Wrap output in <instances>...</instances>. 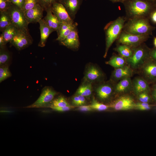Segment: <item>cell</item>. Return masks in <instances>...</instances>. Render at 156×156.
<instances>
[{
    "instance_id": "45",
    "label": "cell",
    "mask_w": 156,
    "mask_h": 156,
    "mask_svg": "<svg viewBox=\"0 0 156 156\" xmlns=\"http://www.w3.org/2000/svg\"><path fill=\"white\" fill-rule=\"evenodd\" d=\"M152 95L154 98L156 100V89L155 88L153 92Z\"/></svg>"
},
{
    "instance_id": "30",
    "label": "cell",
    "mask_w": 156,
    "mask_h": 156,
    "mask_svg": "<svg viewBox=\"0 0 156 156\" xmlns=\"http://www.w3.org/2000/svg\"><path fill=\"white\" fill-rule=\"evenodd\" d=\"M9 66H2L0 67V82L1 83L11 76Z\"/></svg>"
},
{
    "instance_id": "48",
    "label": "cell",
    "mask_w": 156,
    "mask_h": 156,
    "mask_svg": "<svg viewBox=\"0 0 156 156\" xmlns=\"http://www.w3.org/2000/svg\"><path fill=\"white\" fill-rule=\"evenodd\" d=\"M155 89H156V84H155Z\"/></svg>"
},
{
    "instance_id": "29",
    "label": "cell",
    "mask_w": 156,
    "mask_h": 156,
    "mask_svg": "<svg viewBox=\"0 0 156 156\" xmlns=\"http://www.w3.org/2000/svg\"><path fill=\"white\" fill-rule=\"evenodd\" d=\"M89 105L93 110L99 111L105 110L109 107V106L99 102L94 97H93L91 103Z\"/></svg>"
},
{
    "instance_id": "20",
    "label": "cell",
    "mask_w": 156,
    "mask_h": 156,
    "mask_svg": "<svg viewBox=\"0 0 156 156\" xmlns=\"http://www.w3.org/2000/svg\"><path fill=\"white\" fill-rule=\"evenodd\" d=\"M47 14L43 19L47 25L55 31H58L61 23L57 17L53 14L51 8L47 10Z\"/></svg>"
},
{
    "instance_id": "32",
    "label": "cell",
    "mask_w": 156,
    "mask_h": 156,
    "mask_svg": "<svg viewBox=\"0 0 156 156\" xmlns=\"http://www.w3.org/2000/svg\"><path fill=\"white\" fill-rule=\"evenodd\" d=\"M38 0H25L23 10L24 12L34 7L38 3Z\"/></svg>"
},
{
    "instance_id": "41",
    "label": "cell",
    "mask_w": 156,
    "mask_h": 156,
    "mask_svg": "<svg viewBox=\"0 0 156 156\" xmlns=\"http://www.w3.org/2000/svg\"><path fill=\"white\" fill-rule=\"evenodd\" d=\"M6 44L5 42L3 36L1 34L0 35V47H5Z\"/></svg>"
},
{
    "instance_id": "47",
    "label": "cell",
    "mask_w": 156,
    "mask_h": 156,
    "mask_svg": "<svg viewBox=\"0 0 156 156\" xmlns=\"http://www.w3.org/2000/svg\"><path fill=\"white\" fill-rule=\"evenodd\" d=\"M143 0L146 1H148V2H149V1H150L151 0H152L153 1V0Z\"/></svg>"
},
{
    "instance_id": "16",
    "label": "cell",
    "mask_w": 156,
    "mask_h": 156,
    "mask_svg": "<svg viewBox=\"0 0 156 156\" xmlns=\"http://www.w3.org/2000/svg\"><path fill=\"white\" fill-rule=\"evenodd\" d=\"M60 42L68 48L74 50L78 49L80 43L77 27L71 31L64 39Z\"/></svg>"
},
{
    "instance_id": "27",
    "label": "cell",
    "mask_w": 156,
    "mask_h": 156,
    "mask_svg": "<svg viewBox=\"0 0 156 156\" xmlns=\"http://www.w3.org/2000/svg\"><path fill=\"white\" fill-rule=\"evenodd\" d=\"M11 58L10 54L8 51L6 49L5 46L0 47V66H9Z\"/></svg>"
},
{
    "instance_id": "26",
    "label": "cell",
    "mask_w": 156,
    "mask_h": 156,
    "mask_svg": "<svg viewBox=\"0 0 156 156\" xmlns=\"http://www.w3.org/2000/svg\"><path fill=\"white\" fill-rule=\"evenodd\" d=\"M12 24L10 15L8 11L0 12V31L2 32Z\"/></svg>"
},
{
    "instance_id": "36",
    "label": "cell",
    "mask_w": 156,
    "mask_h": 156,
    "mask_svg": "<svg viewBox=\"0 0 156 156\" xmlns=\"http://www.w3.org/2000/svg\"><path fill=\"white\" fill-rule=\"evenodd\" d=\"M12 4L23 10L25 0H9Z\"/></svg>"
},
{
    "instance_id": "37",
    "label": "cell",
    "mask_w": 156,
    "mask_h": 156,
    "mask_svg": "<svg viewBox=\"0 0 156 156\" xmlns=\"http://www.w3.org/2000/svg\"><path fill=\"white\" fill-rule=\"evenodd\" d=\"M77 109L78 110L82 112L91 111L93 110L90 105H85L79 106Z\"/></svg>"
},
{
    "instance_id": "28",
    "label": "cell",
    "mask_w": 156,
    "mask_h": 156,
    "mask_svg": "<svg viewBox=\"0 0 156 156\" xmlns=\"http://www.w3.org/2000/svg\"><path fill=\"white\" fill-rule=\"evenodd\" d=\"M49 107H63L70 106L64 96H60L53 99Z\"/></svg>"
},
{
    "instance_id": "40",
    "label": "cell",
    "mask_w": 156,
    "mask_h": 156,
    "mask_svg": "<svg viewBox=\"0 0 156 156\" xmlns=\"http://www.w3.org/2000/svg\"><path fill=\"white\" fill-rule=\"evenodd\" d=\"M149 16L152 21L156 23V10L152 11Z\"/></svg>"
},
{
    "instance_id": "44",
    "label": "cell",
    "mask_w": 156,
    "mask_h": 156,
    "mask_svg": "<svg viewBox=\"0 0 156 156\" xmlns=\"http://www.w3.org/2000/svg\"><path fill=\"white\" fill-rule=\"evenodd\" d=\"M113 2H120L124 3L127 0H109Z\"/></svg>"
},
{
    "instance_id": "5",
    "label": "cell",
    "mask_w": 156,
    "mask_h": 156,
    "mask_svg": "<svg viewBox=\"0 0 156 156\" xmlns=\"http://www.w3.org/2000/svg\"><path fill=\"white\" fill-rule=\"evenodd\" d=\"M7 11L10 16L12 24L19 31L30 35L28 27L29 23L23 10L12 3Z\"/></svg>"
},
{
    "instance_id": "19",
    "label": "cell",
    "mask_w": 156,
    "mask_h": 156,
    "mask_svg": "<svg viewBox=\"0 0 156 156\" xmlns=\"http://www.w3.org/2000/svg\"><path fill=\"white\" fill-rule=\"evenodd\" d=\"M40 25V39L38 46L43 47L45 45L46 42L50 34L55 31L50 28L44 21L41 19L38 22Z\"/></svg>"
},
{
    "instance_id": "15",
    "label": "cell",
    "mask_w": 156,
    "mask_h": 156,
    "mask_svg": "<svg viewBox=\"0 0 156 156\" xmlns=\"http://www.w3.org/2000/svg\"><path fill=\"white\" fill-rule=\"evenodd\" d=\"M43 9L38 3L33 8L24 12L28 23L38 22L43 16Z\"/></svg>"
},
{
    "instance_id": "25",
    "label": "cell",
    "mask_w": 156,
    "mask_h": 156,
    "mask_svg": "<svg viewBox=\"0 0 156 156\" xmlns=\"http://www.w3.org/2000/svg\"><path fill=\"white\" fill-rule=\"evenodd\" d=\"M114 50L126 59L130 57L133 52V48L122 44H118L114 49Z\"/></svg>"
},
{
    "instance_id": "35",
    "label": "cell",
    "mask_w": 156,
    "mask_h": 156,
    "mask_svg": "<svg viewBox=\"0 0 156 156\" xmlns=\"http://www.w3.org/2000/svg\"><path fill=\"white\" fill-rule=\"evenodd\" d=\"M49 107L55 111L61 112L68 111L73 108V107L71 106L63 107L51 106Z\"/></svg>"
},
{
    "instance_id": "22",
    "label": "cell",
    "mask_w": 156,
    "mask_h": 156,
    "mask_svg": "<svg viewBox=\"0 0 156 156\" xmlns=\"http://www.w3.org/2000/svg\"><path fill=\"white\" fill-rule=\"evenodd\" d=\"M106 63L115 68L122 67L127 65L126 59L119 55H114Z\"/></svg>"
},
{
    "instance_id": "34",
    "label": "cell",
    "mask_w": 156,
    "mask_h": 156,
    "mask_svg": "<svg viewBox=\"0 0 156 156\" xmlns=\"http://www.w3.org/2000/svg\"><path fill=\"white\" fill-rule=\"evenodd\" d=\"M137 96L138 99L140 102L148 103L151 101L150 97L147 92H142Z\"/></svg>"
},
{
    "instance_id": "17",
    "label": "cell",
    "mask_w": 156,
    "mask_h": 156,
    "mask_svg": "<svg viewBox=\"0 0 156 156\" xmlns=\"http://www.w3.org/2000/svg\"><path fill=\"white\" fill-rule=\"evenodd\" d=\"M65 8L70 18L74 20L82 3V0H58Z\"/></svg>"
},
{
    "instance_id": "10",
    "label": "cell",
    "mask_w": 156,
    "mask_h": 156,
    "mask_svg": "<svg viewBox=\"0 0 156 156\" xmlns=\"http://www.w3.org/2000/svg\"><path fill=\"white\" fill-rule=\"evenodd\" d=\"M104 77L103 72L95 65L89 64L86 67L84 77L85 80L92 83L101 81Z\"/></svg>"
},
{
    "instance_id": "13",
    "label": "cell",
    "mask_w": 156,
    "mask_h": 156,
    "mask_svg": "<svg viewBox=\"0 0 156 156\" xmlns=\"http://www.w3.org/2000/svg\"><path fill=\"white\" fill-rule=\"evenodd\" d=\"M51 9L53 14L61 23H74L63 5L58 1L54 3Z\"/></svg>"
},
{
    "instance_id": "23",
    "label": "cell",
    "mask_w": 156,
    "mask_h": 156,
    "mask_svg": "<svg viewBox=\"0 0 156 156\" xmlns=\"http://www.w3.org/2000/svg\"><path fill=\"white\" fill-rule=\"evenodd\" d=\"M85 81L79 87L76 94L89 98L91 96L92 92V83L85 80Z\"/></svg>"
},
{
    "instance_id": "14",
    "label": "cell",
    "mask_w": 156,
    "mask_h": 156,
    "mask_svg": "<svg viewBox=\"0 0 156 156\" xmlns=\"http://www.w3.org/2000/svg\"><path fill=\"white\" fill-rule=\"evenodd\" d=\"M133 73V70L127 65L115 68L112 73L111 81L115 83L125 78H131Z\"/></svg>"
},
{
    "instance_id": "1",
    "label": "cell",
    "mask_w": 156,
    "mask_h": 156,
    "mask_svg": "<svg viewBox=\"0 0 156 156\" xmlns=\"http://www.w3.org/2000/svg\"><path fill=\"white\" fill-rule=\"evenodd\" d=\"M124 3L126 21L133 18L148 17L152 12L149 2L143 0H127Z\"/></svg>"
},
{
    "instance_id": "42",
    "label": "cell",
    "mask_w": 156,
    "mask_h": 156,
    "mask_svg": "<svg viewBox=\"0 0 156 156\" xmlns=\"http://www.w3.org/2000/svg\"><path fill=\"white\" fill-rule=\"evenodd\" d=\"M149 55L150 57L156 60V49L151 51H149Z\"/></svg>"
},
{
    "instance_id": "3",
    "label": "cell",
    "mask_w": 156,
    "mask_h": 156,
    "mask_svg": "<svg viewBox=\"0 0 156 156\" xmlns=\"http://www.w3.org/2000/svg\"><path fill=\"white\" fill-rule=\"evenodd\" d=\"M127 21L122 30L125 31L136 35H149L151 34L152 28L148 17L133 18Z\"/></svg>"
},
{
    "instance_id": "46",
    "label": "cell",
    "mask_w": 156,
    "mask_h": 156,
    "mask_svg": "<svg viewBox=\"0 0 156 156\" xmlns=\"http://www.w3.org/2000/svg\"><path fill=\"white\" fill-rule=\"evenodd\" d=\"M153 43L156 49V37L155 38H154L153 40Z\"/></svg>"
},
{
    "instance_id": "8",
    "label": "cell",
    "mask_w": 156,
    "mask_h": 156,
    "mask_svg": "<svg viewBox=\"0 0 156 156\" xmlns=\"http://www.w3.org/2000/svg\"><path fill=\"white\" fill-rule=\"evenodd\" d=\"M138 71L148 82L156 79V62L150 57Z\"/></svg>"
},
{
    "instance_id": "21",
    "label": "cell",
    "mask_w": 156,
    "mask_h": 156,
    "mask_svg": "<svg viewBox=\"0 0 156 156\" xmlns=\"http://www.w3.org/2000/svg\"><path fill=\"white\" fill-rule=\"evenodd\" d=\"M132 80L127 78L120 80L115 85V91L118 93H122L132 90Z\"/></svg>"
},
{
    "instance_id": "24",
    "label": "cell",
    "mask_w": 156,
    "mask_h": 156,
    "mask_svg": "<svg viewBox=\"0 0 156 156\" xmlns=\"http://www.w3.org/2000/svg\"><path fill=\"white\" fill-rule=\"evenodd\" d=\"M19 31L16 27L11 24L1 32L6 44L10 42Z\"/></svg>"
},
{
    "instance_id": "9",
    "label": "cell",
    "mask_w": 156,
    "mask_h": 156,
    "mask_svg": "<svg viewBox=\"0 0 156 156\" xmlns=\"http://www.w3.org/2000/svg\"><path fill=\"white\" fill-rule=\"evenodd\" d=\"M135 104L132 97L128 95L120 96L109 105L116 110H124L135 108Z\"/></svg>"
},
{
    "instance_id": "38",
    "label": "cell",
    "mask_w": 156,
    "mask_h": 156,
    "mask_svg": "<svg viewBox=\"0 0 156 156\" xmlns=\"http://www.w3.org/2000/svg\"><path fill=\"white\" fill-rule=\"evenodd\" d=\"M72 104L74 105L80 106L79 98L77 94H76L73 97L72 99Z\"/></svg>"
},
{
    "instance_id": "43",
    "label": "cell",
    "mask_w": 156,
    "mask_h": 156,
    "mask_svg": "<svg viewBox=\"0 0 156 156\" xmlns=\"http://www.w3.org/2000/svg\"><path fill=\"white\" fill-rule=\"evenodd\" d=\"M151 105L145 106L143 107H139L136 108V109L141 110H148L151 109Z\"/></svg>"
},
{
    "instance_id": "7",
    "label": "cell",
    "mask_w": 156,
    "mask_h": 156,
    "mask_svg": "<svg viewBox=\"0 0 156 156\" xmlns=\"http://www.w3.org/2000/svg\"><path fill=\"white\" fill-rule=\"evenodd\" d=\"M57 93L52 88L46 87L42 89L40 96L36 101L25 107L40 108L48 107Z\"/></svg>"
},
{
    "instance_id": "39",
    "label": "cell",
    "mask_w": 156,
    "mask_h": 156,
    "mask_svg": "<svg viewBox=\"0 0 156 156\" xmlns=\"http://www.w3.org/2000/svg\"><path fill=\"white\" fill-rule=\"evenodd\" d=\"M77 95L79 98L80 106L84 105L86 103L85 97L80 95Z\"/></svg>"
},
{
    "instance_id": "4",
    "label": "cell",
    "mask_w": 156,
    "mask_h": 156,
    "mask_svg": "<svg viewBox=\"0 0 156 156\" xmlns=\"http://www.w3.org/2000/svg\"><path fill=\"white\" fill-rule=\"evenodd\" d=\"M133 49L132 55L126 59L127 65L133 71H138L150 57L149 51L143 43Z\"/></svg>"
},
{
    "instance_id": "31",
    "label": "cell",
    "mask_w": 156,
    "mask_h": 156,
    "mask_svg": "<svg viewBox=\"0 0 156 156\" xmlns=\"http://www.w3.org/2000/svg\"><path fill=\"white\" fill-rule=\"evenodd\" d=\"M38 3L43 9L44 10L51 8L52 5L58 0H38Z\"/></svg>"
},
{
    "instance_id": "11",
    "label": "cell",
    "mask_w": 156,
    "mask_h": 156,
    "mask_svg": "<svg viewBox=\"0 0 156 156\" xmlns=\"http://www.w3.org/2000/svg\"><path fill=\"white\" fill-rule=\"evenodd\" d=\"M32 42L30 35L19 31L10 42L17 49L21 50L28 47L31 44Z\"/></svg>"
},
{
    "instance_id": "18",
    "label": "cell",
    "mask_w": 156,
    "mask_h": 156,
    "mask_svg": "<svg viewBox=\"0 0 156 156\" xmlns=\"http://www.w3.org/2000/svg\"><path fill=\"white\" fill-rule=\"evenodd\" d=\"M132 90L137 95L144 92L148 93L150 88L148 82L141 77H135L132 80Z\"/></svg>"
},
{
    "instance_id": "2",
    "label": "cell",
    "mask_w": 156,
    "mask_h": 156,
    "mask_svg": "<svg viewBox=\"0 0 156 156\" xmlns=\"http://www.w3.org/2000/svg\"><path fill=\"white\" fill-rule=\"evenodd\" d=\"M126 21L125 17L120 16L109 22L105 27V48L104 57H106L110 47L119 37Z\"/></svg>"
},
{
    "instance_id": "12",
    "label": "cell",
    "mask_w": 156,
    "mask_h": 156,
    "mask_svg": "<svg viewBox=\"0 0 156 156\" xmlns=\"http://www.w3.org/2000/svg\"><path fill=\"white\" fill-rule=\"evenodd\" d=\"M115 83L110 80L109 81L99 84L96 89L97 95L102 101L108 100L112 96L115 91Z\"/></svg>"
},
{
    "instance_id": "6",
    "label": "cell",
    "mask_w": 156,
    "mask_h": 156,
    "mask_svg": "<svg viewBox=\"0 0 156 156\" xmlns=\"http://www.w3.org/2000/svg\"><path fill=\"white\" fill-rule=\"evenodd\" d=\"M148 35H136L122 30L116 41L118 44H122L134 48L144 43L148 38Z\"/></svg>"
},
{
    "instance_id": "33",
    "label": "cell",
    "mask_w": 156,
    "mask_h": 156,
    "mask_svg": "<svg viewBox=\"0 0 156 156\" xmlns=\"http://www.w3.org/2000/svg\"><path fill=\"white\" fill-rule=\"evenodd\" d=\"M12 4L9 0H0V12L7 11Z\"/></svg>"
}]
</instances>
